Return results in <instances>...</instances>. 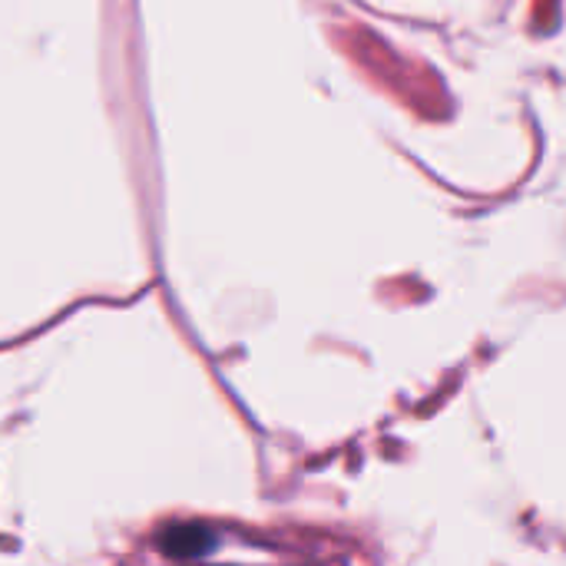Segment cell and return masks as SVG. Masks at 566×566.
Here are the masks:
<instances>
[{
	"label": "cell",
	"mask_w": 566,
	"mask_h": 566,
	"mask_svg": "<svg viewBox=\"0 0 566 566\" xmlns=\"http://www.w3.org/2000/svg\"><path fill=\"white\" fill-rule=\"evenodd\" d=\"M163 547L172 557H202L212 551V534L202 527H176L172 534H166Z\"/></svg>",
	"instance_id": "1"
}]
</instances>
